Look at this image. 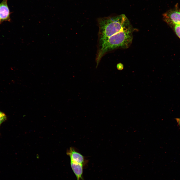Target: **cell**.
<instances>
[{
	"label": "cell",
	"mask_w": 180,
	"mask_h": 180,
	"mask_svg": "<svg viewBox=\"0 0 180 180\" xmlns=\"http://www.w3.org/2000/svg\"><path fill=\"white\" fill-rule=\"evenodd\" d=\"M98 23L99 44L118 32L132 27L127 18L123 14L100 18Z\"/></svg>",
	"instance_id": "6da1fadb"
},
{
	"label": "cell",
	"mask_w": 180,
	"mask_h": 180,
	"mask_svg": "<svg viewBox=\"0 0 180 180\" xmlns=\"http://www.w3.org/2000/svg\"><path fill=\"white\" fill-rule=\"evenodd\" d=\"M134 29L133 27L122 31L98 44L96 58L97 67L103 56L107 52L118 48L126 49L132 44Z\"/></svg>",
	"instance_id": "7a4b0ae2"
},
{
	"label": "cell",
	"mask_w": 180,
	"mask_h": 180,
	"mask_svg": "<svg viewBox=\"0 0 180 180\" xmlns=\"http://www.w3.org/2000/svg\"><path fill=\"white\" fill-rule=\"evenodd\" d=\"M164 20L168 24H180V10H170L163 15Z\"/></svg>",
	"instance_id": "3957f363"
},
{
	"label": "cell",
	"mask_w": 180,
	"mask_h": 180,
	"mask_svg": "<svg viewBox=\"0 0 180 180\" xmlns=\"http://www.w3.org/2000/svg\"><path fill=\"white\" fill-rule=\"evenodd\" d=\"M67 154L70 157V162L86 166L87 162L86 160L83 156L74 148H70L68 150Z\"/></svg>",
	"instance_id": "277c9868"
},
{
	"label": "cell",
	"mask_w": 180,
	"mask_h": 180,
	"mask_svg": "<svg viewBox=\"0 0 180 180\" xmlns=\"http://www.w3.org/2000/svg\"><path fill=\"white\" fill-rule=\"evenodd\" d=\"M8 0H3L0 4V24L4 21L10 22V12L8 6Z\"/></svg>",
	"instance_id": "5b68a950"
},
{
	"label": "cell",
	"mask_w": 180,
	"mask_h": 180,
	"mask_svg": "<svg viewBox=\"0 0 180 180\" xmlns=\"http://www.w3.org/2000/svg\"><path fill=\"white\" fill-rule=\"evenodd\" d=\"M7 119V117L6 114L0 111V126L1 124Z\"/></svg>",
	"instance_id": "8992f818"
},
{
	"label": "cell",
	"mask_w": 180,
	"mask_h": 180,
	"mask_svg": "<svg viewBox=\"0 0 180 180\" xmlns=\"http://www.w3.org/2000/svg\"><path fill=\"white\" fill-rule=\"evenodd\" d=\"M174 30L177 35L180 38V24L174 25Z\"/></svg>",
	"instance_id": "52a82bcc"
},
{
	"label": "cell",
	"mask_w": 180,
	"mask_h": 180,
	"mask_svg": "<svg viewBox=\"0 0 180 180\" xmlns=\"http://www.w3.org/2000/svg\"><path fill=\"white\" fill-rule=\"evenodd\" d=\"M122 64H118L117 66V68L118 70H120L122 69Z\"/></svg>",
	"instance_id": "ba28073f"
},
{
	"label": "cell",
	"mask_w": 180,
	"mask_h": 180,
	"mask_svg": "<svg viewBox=\"0 0 180 180\" xmlns=\"http://www.w3.org/2000/svg\"><path fill=\"white\" fill-rule=\"evenodd\" d=\"M176 120L178 124V125L180 127V118H176Z\"/></svg>",
	"instance_id": "9c48e42d"
}]
</instances>
